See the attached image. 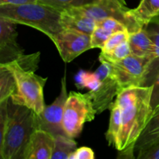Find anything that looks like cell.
<instances>
[{
	"instance_id": "4316f807",
	"label": "cell",
	"mask_w": 159,
	"mask_h": 159,
	"mask_svg": "<svg viewBox=\"0 0 159 159\" xmlns=\"http://www.w3.org/2000/svg\"><path fill=\"white\" fill-rule=\"evenodd\" d=\"M136 158L138 159H159V139L138 152Z\"/></svg>"
},
{
	"instance_id": "30bf717a",
	"label": "cell",
	"mask_w": 159,
	"mask_h": 159,
	"mask_svg": "<svg viewBox=\"0 0 159 159\" xmlns=\"http://www.w3.org/2000/svg\"><path fill=\"white\" fill-rule=\"evenodd\" d=\"M101 65L96 71L100 79L97 88L89 91L97 114L109 110L113 100L120 92L119 85L110 72V67L107 62H100Z\"/></svg>"
},
{
	"instance_id": "ac0fdd59",
	"label": "cell",
	"mask_w": 159,
	"mask_h": 159,
	"mask_svg": "<svg viewBox=\"0 0 159 159\" xmlns=\"http://www.w3.org/2000/svg\"><path fill=\"white\" fill-rule=\"evenodd\" d=\"M159 139V107L154 112L145 130L135 145V154L148 147Z\"/></svg>"
},
{
	"instance_id": "f1b7e54d",
	"label": "cell",
	"mask_w": 159,
	"mask_h": 159,
	"mask_svg": "<svg viewBox=\"0 0 159 159\" xmlns=\"http://www.w3.org/2000/svg\"><path fill=\"white\" fill-rule=\"evenodd\" d=\"M152 107L153 113L159 107V74L153 85L152 95Z\"/></svg>"
},
{
	"instance_id": "5b68a950",
	"label": "cell",
	"mask_w": 159,
	"mask_h": 159,
	"mask_svg": "<svg viewBox=\"0 0 159 159\" xmlns=\"http://www.w3.org/2000/svg\"><path fill=\"white\" fill-rule=\"evenodd\" d=\"M96 114L89 92L86 93L70 92L63 115V127L67 136L77 138L82 131L84 124L93 121Z\"/></svg>"
},
{
	"instance_id": "7c38bea8",
	"label": "cell",
	"mask_w": 159,
	"mask_h": 159,
	"mask_svg": "<svg viewBox=\"0 0 159 159\" xmlns=\"http://www.w3.org/2000/svg\"><path fill=\"white\" fill-rule=\"evenodd\" d=\"M55 137L42 129H36L31 134L23 159H51Z\"/></svg>"
},
{
	"instance_id": "8fae6325",
	"label": "cell",
	"mask_w": 159,
	"mask_h": 159,
	"mask_svg": "<svg viewBox=\"0 0 159 159\" xmlns=\"http://www.w3.org/2000/svg\"><path fill=\"white\" fill-rule=\"evenodd\" d=\"M17 37L15 23L0 17V64L18 61L25 54Z\"/></svg>"
},
{
	"instance_id": "9c48e42d",
	"label": "cell",
	"mask_w": 159,
	"mask_h": 159,
	"mask_svg": "<svg viewBox=\"0 0 159 159\" xmlns=\"http://www.w3.org/2000/svg\"><path fill=\"white\" fill-rule=\"evenodd\" d=\"M51 40L65 63L72 61L85 51L92 49L91 35L75 29L64 28Z\"/></svg>"
},
{
	"instance_id": "7a4b0ae2",
	"label": "cell",
	"mask_w": 159,
	"mask_h": 159,
	"mask_svg": "<svg viewBox=\"0 0 159 159\" xmlns=\"http://www.w3.org/2000/svg\"><path fill=\"white\" fill-rule=\"evenodd\" d=\"M36 129L35 112L9 100L7 123L0 130L1 158L23 159L26 144Z\"/></svg>"
},
{
	"instance_id": "4fadbf2b",
	"label": "cell",
	"mask_w": 159,
	"mask_h": 159,
	"mask_svg": "<svg viewBox=\"0 0 159 159\" xmlns=\"http://www.w3.org/2000/svg\"><path fill=\"white\" fill-rule=\"evenodd\" d=\"M154 43V53L144 75V86L153 85L159 74V16L144 26Z\"/></svg>"
},
{
	"instance_id": "2e32d148",
	"label": "cell",
	"mask_w": 159,
	"mask_h": 159,
	"mask_svg": "<svg viewBox=\"0 0 159 159\" xmlns=\"http://www.w3.org/2000/svg\"><path fill=\"white\" fill-rule=\"evenodd\" d=\"M130 13L138 25L144 27L159 16V0H141L136 8L130 9Z\"/></svg>"
},
{
	"instance_id": "e0dca14e",
	"label": "cell",
	"mask_w": 159,
	"mask_h": 159,
	"mask_svg": "<svg viewBox=\"0 0 159 159\" xmlns=\"http://www.w3.org/2000/svg\"><path fill=\"white\" fill-rule=\"evenodd\" d=\"M109 110L110 111V123H109L107 131L106 133V139L109 145L116 148L118 142H119L121 127H122L121 110L119 104L116 100L112 103Z\"/></svg>"
},
{
	"instance_id": "f546056e",
	"label": "cell",
	"mask_w": 159,
	"mask_h": 159,
	"mask_svg": "<svg viewBox=\"0 0 159 159\" xmlns=\"http://www.w3.org/2000/svg\"><path fill=\"white\" fill-rule=\"evenodd\" d=\"M37 2V0H0V5H13V6Z\"/></svg>"
},
{
	"instance_id": "3957f363",
	"label": "cell",
	"mask_w": 159,
	"mask_h": 159,
	"mask_svg": "<svg viewBox=\"0 0 159 159\" xmlns=\"http://www.w3.org/2000/svg\"><path fill=\"white\" fill-rule=\"evenodd\" d=\"M62 11L40 3L13 6L0 5V17L15 24L30 26L50 39L63 30L61 23Z\"/></svg>"
},
{
	"instance_id": "83f0119b",
	"label": "cell",
	"mask_w": 159,
	"mask_h": 159,
	"mask_svg": "<svg viewBox=\"0 0 159 159\" xmlns=\"http://www.w3.org/2000/svg\"><path fill=\"white\" fill-rule=\"evenodd\" d=\"M94 152L90 148L81 147L77 148L69 157V159H94Z\"/></svg>"
},
{
	"instance_id": "44dd1931",
	"label": "cell",
	"mask_w": 159,
	"mask_h": 159,
	"mask_svg": "<svg viewBox=\"0 0 159 159\" xmlns=\"http://www.w3.org/2000/svg\"><path fill=\"white\" fill-rule=\"evenodd\" d=\"M132 54L130 51V45H129L128 40L124 42L119 46L116 47L115 49L110 52H101L99 54V61L100 62H108V63H115L118 62L123 59Z\"/></svg>"
},
{
	"instance_id": "52a82bcc",
	"label": "cell",
	"mask_w": 159,
	"mask_h": 159,
	"mask_svg": "<svg viewBox=\"0 0 159 159\" xmlns=\"http://www.w3.org/2000/svg\"><path fill=\"white\" fill-rule=\"evenodd\" d=\"M149 62L150 57L130 54L118 62L107 63L121 90L132 86H144V75Z\"/></svg>"
},
{
	"instance_id": "5bb4252c",
	"label": "cell",
	"mask_w": 159,
	"mask_h": 159,
	"mask_svg": "<svg viewBox=\"0 0 159 159\" xmlns=\"http://www.w3.org/2000/svg\"><path fill=\"white\" fill-rule=\"evenodd\" d=\"M61 23L62 27L75 29L91 35L96 27V21L76 7L65 9L61 12Z\"/></svg>"
},
{
	"instance_id": "ffe728a7",
	"label": "cell",
	"mask_w": 159,
	"mask_h": 159,
	"mask_svg": "<svg viewBox=\"0 0 159 159\" xmlns=\"http://www.w3.org/2000/svg\"><path fill=\"white\" fill-rule=\"evenodd\" d=\"M16 90V82L12 72L0 65V102L9 99Z\"/></svg>"
},
{
	"instance_id": "9a60e30c",
	"label": "cell",
	"mask_w": 159,
	"mask_h": 159,
	"mask_svg": "<svg viewBox=\"0 0 159 159\" xmlns=\"http://www.w3.org/2000/svg\"><path fill=\"white\" fill-rule=\"evenodd\" d=\"M128 43L132 54L138 57L152 58L154 53V43L144 27L129 34Z\"/></svg>"
},
{
	"instance_id": "ba28073f",
	"label": "cell",
	"mask_w": 159,
	"mask_h": 159,
	"mask_svg": "<svg viewBox=\"0 0 159 159\" xmlns=\"http://www.w3.org/2000/svg\"><path fill=\"white\" fill-rule=\"evenodd\" d=\"M68 96L66 74H65L61 79L59 96L51 105L46 106L41 113H36V128L46 130L54 137L66 135L63 127V115Z\"/></svg>"
},
{
	"instance_id": "7402d4cb",
	"label": "cell",
	"mask_w": 159,
	"mask_h": 159,
	"mask_svg": "<svg viewBox=\"0 0 159 159\" xmlns=\"http://www.w3.org/2000/svg\"><path fill=\"white\" fill-rule=\"evenodd\" d=\"M76 86L79 89H89L93 91L97 88L100 82V79L96 72H91L81 70L75 77Z\"/></svg>"
},
{
	"instance_id": "d6986e66",
	"label": "cell",
	"mask_w": 159,
	"mask_h": 159,
	"mask_svg": "<svg viewBox=\"0 0 159 159\" xmlns=\"http://www.w3.org/2000/svg\"><path fill=\"white\" fill-rule=\"evenodd\" d=\"M77 149V143L66 135L55 137L54 148L51 159H69L71 154Z\"/></svg>"
},
{
	"instance_id": "277c9868",
	"label": "cell",
	"mask_w": 159,
	"mask_h": 159,
	"mask_svg": "<svg viewBox=\"0 0 159 159\" xmlns=\"http://www.w3.org/2000/svg\"><path fill=\"white\" fill-rule=\"evenodd\" d=\"M12 72L16 82V90L9 100L16 105H22L40 114L45 108L43 87L47 78L35 74V71L22 68L16 61L0 64Z\"/></svg>"
},
{
	"instance_id": "484cf974",
	"label": "cell",
	"mask_w": 159,
	"mask_h": 159,
	"mask_svg": "<svg viewBox=\"0 0 159 159\" xmlns=\"http://www.w3.org/2000/svg\"><path fill=\"white\" fill-rule=\"evenodd\" d=\"M96 26H101L104 29L112 31L113 33L120 32V31H128L127 27L122 22L116 20V19L111 18V17L99 20V21L96 22Z\"/></svg>"
},
{
	"instance_id": "603a6c76",
	"label": "cell",
	"mask_w": 159,
	"mask_h": 159,
	"mask_svg": "<svg viewBox=\"0 0 159 159\" xmlns=\"http://www.w3.org/2000/svg\"><path fill=\"white\" fill-rule=\"evenodd\" d=\"M93 0H37V2L50 6L57 10L63 11L74 7L89 4Z\"/></svg>"
},
{
	"instance_id": "d4e9b609",
	"label": "cell",
	"mask_w": 159,
	"mask_h": 159,
	"mask_svg": "<svg viewBox=\"0 0 159 159\" xmlns=\"http://www.w3.org/2000/svg\"><path fill=\"white\" fill-rule=\"evenodd\" d=\"M129 34L128 31H120V32L114 33L112 34L108 39L103 48L101 49V52H110L113 49L119 46L124 42L128 40Z\"/></svg>"
},
{
	"instance_id": "cb8c5ba5",
	"label": "cell",
	"mask_w": 159,
	"mask_h": 159,
	"mask_svg": "<svg viewBox=\"0 0 159 159\" xmlns=\"http://www.w3.org/2000/svg\"><path fill=\"white\" fill-rule=\"evenodd\" d=\"M113 33L112 31L108 30L107 29L101 27V26H96L94 31L91 34V47L93 48H103L106 42L108 40L110 36Z\"/></svg>"
},
{
	"instance_id": "8992f818",
	"label": "cell",
	"mask_w": 159,
	"mask_h": 159,
	"mask_svg": "<svg viewBox=\"0 0 159 159\" xmlns=\"http://www.w3.org/2000/svg\"><path fill=\"white\" fill-rule=\"evenodd\" d=\"M76 8L96 22L109 17L116 19L127 26L129 33L142 28L130 16V9L125 0H93L89 4Z\"/></svg>"
},
{
	"instance_id": "6da1fadb",
	"label": "cell",
	"mask_w": 159,
	"mask_h": 159,
	"mask_svg": "<svg viewBox=\"0 0 159 159\" xmlns=\"http://www.w3.org/2000/svg\"><path fill=\"white\" fill-rule=\"evenodd\" d=\"M153 85L123 89L115 100L121 110L122 127L116 150L119 158H135V145L153 115Z\"/></svg>"
}]
</instances>
